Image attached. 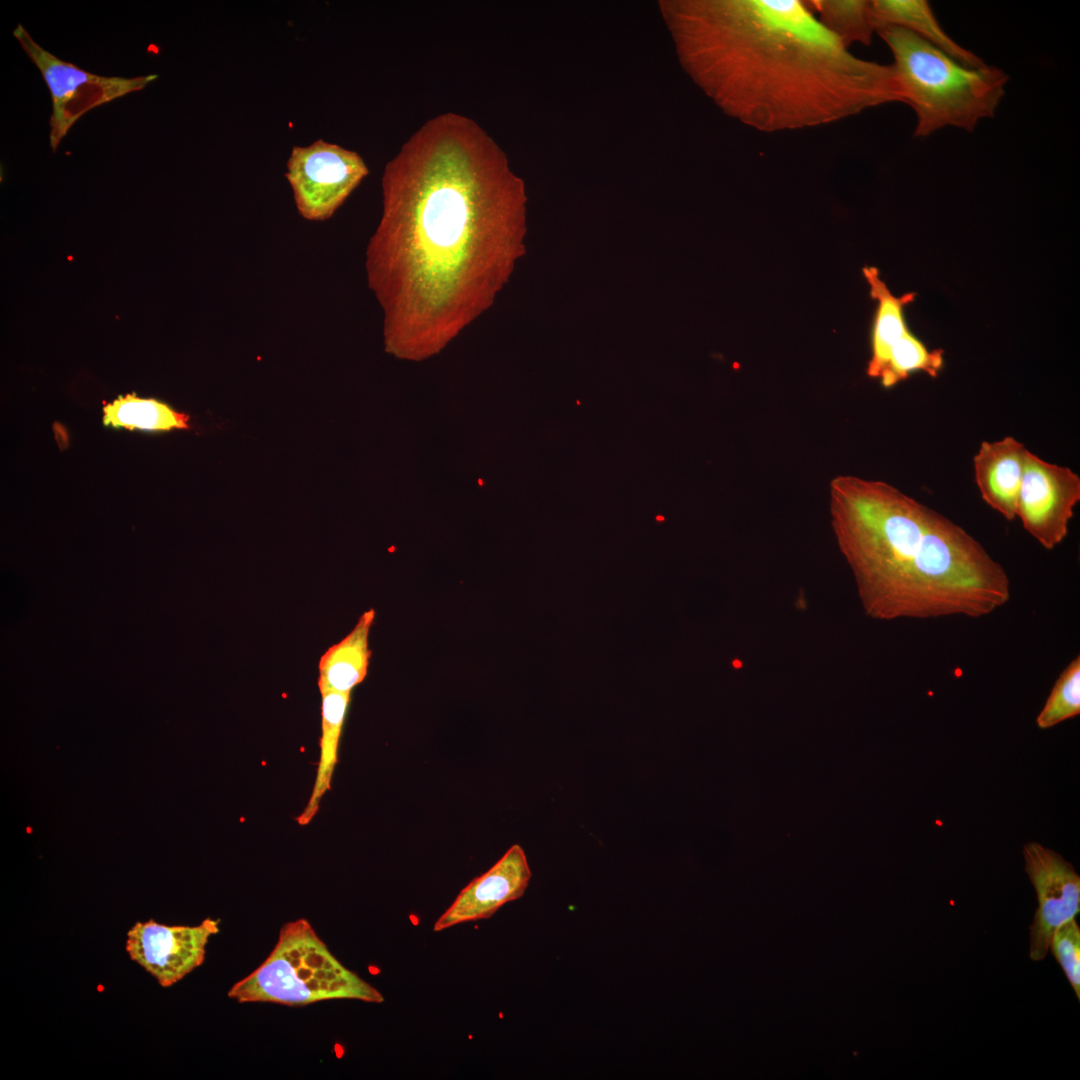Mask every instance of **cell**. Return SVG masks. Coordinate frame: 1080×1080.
<instances>
[{
  "label": "cell",
  "instance_id": "cell-1",
  "mask_svg": "<svg viewBox=\"0 0 1080 1080\" xmlns=\"http://www.w3.org/2000/svg\"><path fill=\"white\" fill-rule=\"evenodd\" d=\"M382 214L365 253L385 351L439 353L495 303L522 254L524 195L473 119L426 121L387 163Z\"/></svg>",
  "mask_w": 1080,
  "mask_h": 1080
},
{
  "label": "cell",
  "instance_id": "cell-2",
  "mask_svg": "<svg viewBox=\"0 0 1080 1080\" xmlns=\"http://www.w3.org/2000/svg\"><path fill=\"white\" fill-rule=\"evenodd\" d=\"M686 24L700 80L752 129L819 127L902 102L892 64L854 55L807 1L697 2Z\"/></svg>",
  "mask_w": 1080,
  "mask_h": 1080
},
{
  "label": "cell",
  "instance_id": "cell-3",
  "mask_svg": "<svg viewBox=\"0 0 1080 1080\" xmlns=\"http://www.w3.org/2000/svg\"><path fill=\"white\" fill-rule=\"evenodd\" d=\"M831 526L865 614L879 621L980 618L1004 606V567L961 526L896 487L830 482Z\"/></svg>",
  "mask_w": 1080,
  "mask_h": 1080
},
{
  "label": "cell",
  "instance_id": "cell-4",
  "mask_svg": "<svg viewBox=\"0 0 1080 1080\" xmlns=\"http://www.w3.org/2000/svg\"><path fill=\"white\" fill-rule=\"evenodd\" d=\"M876 33L893 56L902 102L914 111L915 137L950 126L972 132L980 121L994 117L1009 79L1002 69L963 65L900 27Z\"/></svg>",
  "mask_w": 1080,
  "mask_h": 1080
},
{
  "label": "cell",
  "instance_id": "cell-5",
  "mask_svg": "<svg viewBox=\"0 0 1080 1080\" xmlns=\"http://www.w3.org/2000/svg\"><path fill=\"white\" fill-rule=\"evenodd\" d=\"M228 996L239 1003L289 1006L335 999L384 1001L380 991L338 961L305 919L284 924L268 957Z\"/></svg>",
  "mask_w": 1080,
  "mask_h": 1080
},
{
  "label": "cell",
  "instance_id": "cell-6",
  "mask_svg": "<svg viewBox=\"0 0 1080 1080\" xmlns=\"http://www.w3.org/2000/svg\"><path fill=\"white\" fill-rule=\"evenodd\" d=\"M13 34L41 72L49 89L52 100L49 140L53 151L86 112L142 90L158 77L155 74L133 78L106 77L89 73L42 48L21 24L17 25Z\"/></svg>",
  "mask_w": 1080,
  "mask_h": 1080
},
{
  "label": "cell",
  "instance_id": "cell-7",
  "mask_svg": "<svg viewBox=\"0 0 1080 1080\" xmlns=\"http://www.w3.org/2000/svg\"><path fill=\"white\" fill-rule=\"evenodd\" d=\"M286 168L296 208L309 221L329 219L369 173L357 152L322 139L294 146Z\"/></svg>",
  "mask_w": 1080,
  "mask_h": 1080
},
{
  "label": "cell",
  "instance_id": "cell-8",
  "mask_svg": "<svg viewBox=\"0 0 1080 1080\" xmlns=\"http://www.w3.org/2000/svg\"><path fill=\"white\" fill-rule=\"evenodd\" d=\"M1079 501L1080 477L1076 472L1027 451L1016 517L1045 549H1054L1066 538Z\"/></svg>",
  "mask_w": 1080,
  "mask_h": 1080
},
{
  "label": "cell",
  "instance_id": "cell-9",
  "mask_svg": "<svg viewBox=\"0 0 1080 1080\" xmlns=\"http://www.w3.org/2000/svg\"><path fill=\"white\" fill-rule=\"evenodd\" d=\"M1023 856L1038 901L1029 927V957L1041 961L1058 927L1080 911V876L1070 862L1040 843L1025 844Z\"/></svg>",
  "mask_w": 1080,
  "mask_h": 1080
},
{
  "label": "cell",
  "instance_id": "cell-10",
  "mask_svg": "<svg viewBox=\"0 0 1080 1080\" xmlns=\"http://www.w3.org/2000/svg\"><path fill=\"white\" fill-rule=\"evenodd\" d=\"M218 925L219 920L211 918L196 926L136 922L127 932L126 951L160 986L170 987L204 962L207 943L218 933Z\"/></svg>",
  "mask_w": 1080,
  "mask_h": 1080
},
{
  "label": "cell",
  "instance_id": "cell-11",
  "mask_svg": "<svg viewBox=\"0 0 1080 1080\" xmlns=\"http://www.w3.org/2000/svg\"><path fill=\"white\" fill-rule=\"evenodd\" d=\"M531 875L523 848L512 845L488 871L460 891L435 921L433 931L490 918L503 905L523 896Z\"/></svg>",
  "mask_w": 1080,
  "mask_h": 1080
},
{
  "label": "cell",
  "instance_id": "cell-12",
  "mask_svg": "<svg viewBox=\"0 0 1080 1080\" xmlns=\"http://www.w3.org/2000/svg\"><path fill=\"white\" fill-rule=\"evenodd\" d=\"M1028 449L1012 436L983 441L973 457L982 499L1006 520L1016 518V502Z\"/></svg>",
  "mask_w": 1080,
  "mask_h": 1080
},
{
  "label": "cell",
  "instance_id": "cell-13",
  "mask_svg": "<svg viewBox=\"0 0 1080 1080\" xmlns=\"http://www.w3.org/2000/svg\"><path fill=\"white\" fill-rule=\"evenodd\" d=\"M876 31L887 26L910 31L950 57L969 67L986 65L984 60L955 42L941 27L926 0H872Z\"/></svg>",
  "mask_w": 1080,
  "mask_h": 1080
},
{
  "label": "cell",
  "instance_id": "cell-14",
  "mask_svg": "<svg viewBox=\"0 0 1080 1080\" xmlns=\"http://www.w3.org/2000/svg\"><path fill=\"white\" fill-rule=\"evenodd\" d=\"M862 272L869 285L870 296L876 302L870 335L871 356L866 374L878 379L892 348L911 333L906 322L905 307L914 301L915 293L896 296L880 278L877 268L865 266Z\"/></svg>",
  "mask_w": 1080,
  "mask_h": 1080
},
{
  "label": "cell",
  "instance_id": "cell-15",
  "mask_svg": "<svg viewBox=\"0 0 1080 1080\" xmlns=\"http://www.w3.org/2000/svg\"><path fill=\"white\" fill-rule=\"evenodd\" d=\"M375 618L374 609L365 611L354 628L320 657L318 687L325 691L351 692L366 677L371 650L369 634Z\"/></svg>",
  "mask_w": 1080,
  "mask_h": 1080
},
{
  "label": "cell",
  "instance_id": "cell-16",
  "mask_svg": "<svg viewBox=\"0 0 1080 1080\" xmlns=\"http://www.w3.org/2000/svg\"><path fill=\"white\" fill-rule=\"evenodd\" d=\"M322 696V735L320 760L314 788L308 804L297 817L300 825L308 824L316 815L322 796L330 789L331 778L337 763L339 739L350 701L349 692L325 691Z\"/></svg>",
  "mask_w": 1080,
  "mask_h": 1080
},
{
  "label": "cell",
  "instance_id": "cell-17",
  "mask_svg": "<svg viewBox=\"0 0 1080 1080\" xmlns=\"http://www.w3.org/2000/svg\"><path fill=\"white\" fill-rule=\"evenodd\" d=\"M106 426L129 430L169 431L188 429L189 416L173 410L155 399L136 397L135 394L120 396L103 408Z\"/></svg>",
  "mask_w": 1080,
  "mask_h": 1080
},
{
  "label": "cell",
  "instance_id": "cell-18",
  "mask_svg": "<svg viewBox=\"0 0 1080 1080\" xmlns=\"http://www.w3.org/2000/svg\"><path fill=\"white\" fill-rule=\"evenodd\" d=\"M823 25L847 47L853 43L870 45L876 33L868 0L807 1Z\"/></svg>",
  "mask_w": 1080,
  "mask_h": 1080
},
{
  "label": "cell",
  "instance_id": "cell-19",
  "mask_svg": "<svg viewBox=\"0 0 1080 1080\" xmlns=\"http://www.w3.org/2000/svg\"><path fill=\"white\" fill-rule=\"evenodd\" d=\"M1080 714V657L1061 672L1036 718L1041 729L1051 728Z\"/></svg>",
  "mask_w": 1080,
  "mask_h": 1080
},
{
  "label": "cell",
  "instance_id": "cell-20",
  "mask_svg": "<svg viewBox=\"0 0 1080 1080\" xmlns=\"http://www.w3.org/2000/svg\"><path fill=\"white\" fill-rule=\"evenodd\" d=\"M1049 950L1062 967L1077 999H1080V927L1075 918L1055 931Z\"/></svg>",
  "mask_w": 1080,
  "mask_h": 1080
}]
</instances>
